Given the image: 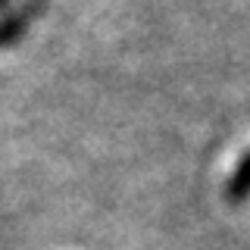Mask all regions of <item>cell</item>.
<instances>
[{
  "mask_svg": "<svg viewBox=\"0 0 250 250\" xmlns=\"http://www.w3.org/2000/svg\"><path fill=\"white\" fill-rule=\"evenodd\" d=\"M44 6H47V0H28L25 6H19L16 13L6 16V19L0 22V47H3V44H13V41H19V38L28 31L31 19L44 13Z\"/></svg>",
  "mask_w": 250,
  "mask_h": 250,
  "instance_id": "6da1fadb",
  "label": "cell"
},
{
  "mask_svg": "<svg viewBox=\"0 0 250 250\" xmlns=\"http://www.w3.org/2000/svg\"><path fill=\"white\" fill-rule=\"evenodd\" d=\"M247 197H250V150L238 160L229 185H225V200H229L231 207H241Z\"/></svg>",
  "mask_w": 250,
  "mask_h": 250,
  "instance_id": "7a4b0ae2",
  "label": "cell"
},
{
  "mask_svg": "<svg viewBox=\"0 0 250 250\" xmlns=\"http://www.w3.org/2000/svg\"><path fill=\"white\" fill-rule=\"evenodd\" d=\"M6 3H13V0H0V6H6Z\"/></svg>",
  "mask_w": 250,
  "mask_h": 250,
  "instance_id": "3957f363",
  "label": "cell"
}]
</instances>
